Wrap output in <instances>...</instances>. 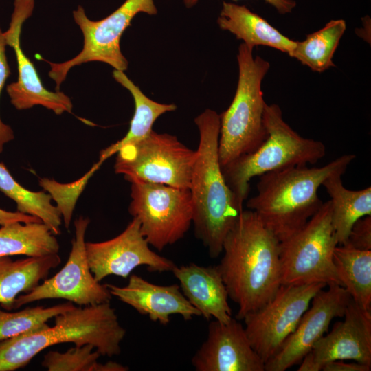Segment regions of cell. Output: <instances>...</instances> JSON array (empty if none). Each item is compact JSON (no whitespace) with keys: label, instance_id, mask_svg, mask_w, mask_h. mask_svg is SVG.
I'll return each instance as SVG.
<instances>
[{"label":"cell","instance_id":"obj_1","mask_svg":"<svg viewBox=\"0 0 371 371\" xmlns=\"http://www.w3.org/2000/svg\"><path fill=\"white\" fill-rule=\"evenodd\" d=\"M217 268L230 298L238 306L236 319L265 304L281 285L280 241L252 210H242L223 243Z\"/></svg>","mask_w":371,"mask_h":371},{"label":"cell","instance_id":"obj_2","mask_svg":"<svg viewBox=\"0 0 371 371\" xmlns=\"http://www.w3.org/2000/svg\"><path fill=\"white\" fill-rule=\"evenodd\" d=\"M355 157L345 154L322 167L300 166L263 174L256 185L257 194L246 205L281 242L321 208L324 202L317 192L323 181L335 173L344 174Z\"/></svg>","mask_w":371,"mask_h":371},{"label":"cell","instance_id":"obj_3","mask_svg":"<svg viewBox=\"0 0 371 371\" xmlns=\"http://www.w3.org/2000/svg\"><path fill=\"white\" fill-rule=\"evenodd\" d=\"M199 142L190 190L194 235L212 258L222 253L223 243L240 210L224 179L218 159L220 116L207 109L195 119Z\"/></svg>","mask_w":371,"mask_h":371},{"label":"cell","instance_id":"obj_4","mask_svg":"<svg viewBox=\"0 0 371 371\" xmlns=\"http://www.w3.org/2000/svg\"><path fill=\"white\" fill-rule=\"evenodd\" d=\"M125 335L109 302L74 306L55 316L52 327L0 341V371L21 368L45 348L62 343L90 344L101 355H118Z\"/></svg>","mask_w":371,"mask_h":371},{"label":"cell","instance_id":"obj_5","mask_svg":"<svg viewBox=\"0 0 371 371\" xmlns=\"http://www.w3.org/2000/svg\"><path fill=\"white\" fill-rule=\"evenodd\" d=\"M263 122L267 137L254 152L245 154L221 167L225 182L238 207L243 210L255 177L291 167L315 164L326 155L323 142L305 138L283 119L280 107L266 103Z\"/></svg>","mask_w":371,"mask_h":371},{"label":"cell","instance_id":"obj_6","mask_svg":"<svg viewBox=\"0 0 371 371\" xmlns=\"http://www.w3.org/2000/svg\"><path fill=\"white\" fill-rule=\"evenodd\" d=\"M238 80L232 103L220 116L218 159L224 166L256 150L267 133L263 122L266 102L262 82L270 63L242 43L237 54Z\"/></svg>","mask_w":371,"mask_h":371},{"label":"cell","instance_id":"obj_7","mask_svg":"<svg viewBox=\"0 0 371 371\" xmlns=\"http://www.w3.org/2000/svg\"><path fill=\"white\" fill-rule=\"evenodd\" d=\"M331 212L330 201L324 202L302 228L280 242L281 284L342 286L333 261L338 243Z\"/></svg>","mask_w":371,"mask_h":371},{"label":"cell","instance_id":"obj_8","mask_svg":"<svg viewBox=\"0 0 371 371\" xmlns=\"http://www.w3.org/2000/svg\"><path fill=\"white\" fill-rule=\"evenodd\" d=\"M196 151L168 133L153 131L145 138L121 147L115 172L135 181L190 188Z\"/></svg>","mask_w":371,"mask_h":371},{"label":"cell","instance_id":"obj_9","mask_svg":"<svg viewBox=\"0 0 371 371\" xmlns=\"http://www.w3.org/2000/svg\"><path fill=\"white\" fill-rule=\"evenodd\" d=\"M155 15L157 9L154 0H126L106 18L92 21L88 18L82 6L73 11L75 23L83 35V47L75 57L63 63H55L44 60L50 66L49 76L56 84V91L65 80L69 71L75 66L91 61L106 63L115 69L126 71L128 62L122 53L120 38L139 13Z\"/></svg>","mask_w":371,"mask_h":371},{"label":"cell","instance_id":"obj_10","mask_svg":"<svg viewBox=\"0 0 371 371\" xmlns=\"http://www.w3.org/2000/svg\"><path fill=\"white\" fill-rule=\"evenodd\" d=\"M131 184L128 212L139 220L148 244L162 251L183 238L192 223L190 188L139 181Z\"/></svg>","mask_w":371,"mask_h":371},{"label":"cell","instance_id":"obj_11","mask_svg":"<svg viewBox=\"0 0 371 371\" xmlns=\"http://www.w3.org/2000/svg\"><path fill=\"white\" fill-rule=\"evenodd\" d=\"M324 284H281L275 295L243 320L249 343L265 363L280 349Z\"/></svg>","mask_w":371,"mask_h":371},{"label":"cell","instance_id":"obj_12","mask_svg":"<svg viewBox=\"0 0 371 371\" xmlns=\"http://www.w3.org/2000/svg\"><path fill=\"white\" fill-rule=\"evenodd\" d=\"M89 223L88 218L82 216L76 219L75 235L65 265L30 292L19 295L12 308L46 299H63L79 306L110 302L111 293L105 284L95 280L89 266L85 234Z\"/></svg>","mask_w":371,"mask_h":371},{"label":"cell","instance_id":"obj_13","mask_svg":"<svg viewBox=\"0 0 371 371\" xmlns=\"http://www.w3.org/2000/svg\"><path fill=\"white\" fill-rule=\"evenodd\" d=\"M87 258L95 280L109 276L126 278L139 266L150 271H172L175 263L150 248L136 217L117 236L102 242H86Z\"/></svg>","mask_w":371,"mask_h":371},{"label":"cell","instance_id":"obj_14","mask_svg":"<svg viewBox=\"0 0 371 371\" xmlns=\"http://www.w3.org/2000/svg\"><path fill=\"white\" fill-rule=\"evenodd\" d=\"M312 299L295 330L278 352L265 363V371H284L300 364L328 332L333 319L343 317L351 297L341 285L331 284Z\"/></svg>","mask_w":371,"mask_h":371},{"label":"cell","instance_id":"obj_15","mask_svg":"<svg viewBox=\"0 0 371 371\" xmlns=\"http://www.w3.org/2000/svg\"><path fill=\"white\" fill-rule=\"evenodd\" d=\"M34 0H14L9 27L4 32L7 46L14 52L18 78L7 85L6 91L11 104L17 110H25L41 105L56 115L71 113L73 109L69 96L60 91H51L43 85L36 67L23 52L21 34L23 23L32 14Z\"/></svg>","mask_w":371,"mask_h":371},{"label":"cell","instance_id":"obj_16","mask_svg":"<svg viewBox=\"0 0 371 371\" xmlns=\"http://www.w3.org/2000/svg\"><path fill=\"white\" fill-rule=\"evenodd\" d=\"M343 317L314 344L297 371H321L325 364L337 360L371 366V310L351 300Z\"/></svg>","mask_w":371,"mask_h":371},{"label":"cell","instance_id":"obj_17","mask_svg":"<svg viewBox=\"0 0 371 371\" xmlns=\"http://www.w3.org/2000/svg\"><path fill=\"white\" fill-rule=\"evenodd\" d=\"M196 371H265V363L252 348L244 326L236 318L214 319L206 339L193 355Z\"/></svg>","mask_w":371,"mask_h":371},{"label":"cell","instance_id":"obj_18","mask_svg":"<svg viewBox=\"0 0 371 371\" xmlns=\"http://www.w3.org/2000/svg\"><path fill=\"white\" fill-rule=\"evenodd\" d=\"M105 285L112 296L161 325H167L172 315H179L184 320L201 316L177 284L158 285L133 274L126 286Z\"/></svg>","mask_w":371,"mask_h":371},{"label":"cell","instance_id":"obj_19","mask_svg":"<svg viewBox=\"0 0 371 371\" xmlns=\"http://www.w3.org/2000/svg\"><path fill=\"white\" fill-rule=\"evenodd\" d=\"M179 287L188 302L205 319L228 322L232 317L229 295L217 266L191 262L172 269Z\"/></svg>","mask_w":371,"mask_h":371},{"label":"cell","instance_id":"obj_20","mask_svg":"<svg viewBox=\"0 0 371 371\" xmlns=\"http://www.w3.org/2000/svg\"><path fill=\"white\" fill-rule=\"evenodd\" d=\"M217 23L221 30L231 32L251 49L265 46L290 56L295 45V41L280 33L245 5L223 1Z\"/></svg>","mask_w":371,"mask_h":371},{"label":"cell","instance_id":"obj_21","mask_svg":"<svg viewBox=\"0 0 371 371\" xmlns=\"http://www.w3.org/2000/svg\"><path fill=\"white\" fill-rule=\"evenodd\" d=\"M61 262L58 254L12 260L0 257V304L12 309L17 297L27 293L47 278Z\"/></svg>","mask_w":371,"mask_h":371},{"label":"cell","instance_id":"obj_22","mask_svg":"<svg viewBox=\"0 0 371 371\" xmlns=\"http://www.w3.org/2000/svg\"><path fill=\"white\" fill-rule=\"evenodd\" d=\"M343 175H331L322 184L331 199V222L338 245L346 243L352 225L358 219L371 216V187L359 190H348L343 184Z\"/></svg>","mask_w":371,"mask_h":371},{"label":"cell","instance_id":"obj_23","mask_svg":"<svg viewBox=\"0 0 371 371\" xmlns=\"http://www.w3.org/2000/svg\"><path fill=\"white\" fill-rule=\"evenodd\" d=\"M113 77L132 95L135 111L130 122L129 129L124 137L100 152L98 161L102 164L108 158L117 153L123 146L135 143L147 137L153 131V126L159 116L177 109V106L174 104H162L150 99L123 71L114 69Z\"/></svg>","mask_w":371,"mask_h":371},{"label":"cell","instance_id":"obj_24","mask_svg":"<svg viewBox=\"0 0 371 371\" xmlns=\"http://www.w3.org/2000/svg\"><path fill=\"white\" fill-rule=\"evenodd\" d=\"M55 235L43 222L15 221L0 227V257H40L58 254Z\"/></svg>","mask_w":371,"mask_h":371},{"label":"cell","instance_id":"obj_25","mask_svg":"<svg viewBox=\"0 0 371 371\" xmlns=\"http://www.w3.org/2000/svg\"><path fill=\"white\" fill-rule=\"evenodd\" d=\"M333 261L341 285L352 300L371 310V250L338 245L333 252Z\"/></svg>","mask_w":371,"mask_h":371},{"label":"cell","instance_id":"obj_26","mask_svg":"<svg viewBox=\"0 0 371 371\" xmlns=\"http://www.w3.org/2000/svg\"><path fill=\"white\" fill-rule=\"evenodd\" d=\"M346 30L344 20H331L322 28L308 34L304 40L295 41L290 56L315 72L335 67L333 58Z\"/></svg>","mask_w":371,"mask_h":371},{"label":"cell","instance_id":"obj_27","mask_svg":"<svg viewBox=\"0 0 371 371\" xmlns=\"http://www.w3.org/2000/svg\"><path fill=\"white\" fill-rule=\"evenodd\" d=\"M0 191L16 203L18 212L39 218L55 236L61 233L62 216L52 203L50 194L21 186L3 163H0Z\"/></svg>","mask_w":371,"mask_h":371},{"label":"cell","instance_id":"obj_28","mask_svg":"<svg viewBox=\"0 0 371 371\" xmlns=\"http://www.w3.org/2000/svg\"><path fill=\"white\" fill-rule=\"evenodd\" d=\"M74 306L73 303L68 302L50 307H27L16 312L0 308V341L42 330L49 326V319Z\"/></svg>","mask_w":371,"mask_h":371},{"label":"cell","instance_id":"obj_29","mask_svg":"<svg viewBox=\"0 0 371 371\" xmlns=\"http://www.w3.org/2000/svg\"><path fill=\"white\" fill-rule=\"evenodd\" d=\"M100 355L90 344L75 346L63 352L49 351L41 366L48 371H100Z\"/></svg>","mask_w":371,"mask_h":371},{"label":"cell","instance_id":"obj_30","mask_svg":"<svg viewBox=\"0 0 371 371\" xmlns=\"http://www.w3.org/2000/svg\"><path fill=\"white\" fill-rule=\"evenodd\" d=\"M101 166L96 162L80 179L70 183H60L47 178L39 180L40 186L56 202L65 228L69 229L76 201L94 172Z\"/></svg>","mask_w":371,"mask_h":371},{"label":"cell","instance_id":"obj_31","mask_svg":"<svg viewBox=\"0 0 371 371\" xmlns=\"http://www.w3.org/2000/svg\"><path fill=\"white\" fill-rule=\"evenodd\" d=\"M6 46L4 32L2 31L0 25V96L5 82L10 75V69L5 54ZM14 139V134L12 128L5 124L0 117V153L3 150L4 146Z\"/></svg>","mask_w":371,"mask_h":371},{"label":"cell","instance_id":"obj_32","mask_svg":"<svg viewBox=\"0 0 371 371\" xmlns=\"http://www.w3.org/2000/svg\"><path fill=\"white\" fill-rule=\"evenodd\" d=\"M360 250H371V216L358 219L352 225L346 243Z\"/></svg>","mask_w":371,"mask_h":371},{"label":"cell","instance_id":"obj_33","mask_svg":"<svg viewBox=\"0 0 371 371\" xmlns=\"http://www.w3.org/2000/svg\"><path fill=\"white\" fill-rule=\"evenodd\" d=\"M322 371H370L371 366L357 361L345 362L337 360L328 362L322 368Z\"/></svg>","mask_w":371,"mask_h":371},{"label":"cell","instance_id":"obj_34","mask_svg":"<svg viewBox=\"0 0 371 371\" xmlns=\"http://www.w3.org/2000/svg\"><path fill=\"white\" fill-rule=\"evenodd\" d=\"M199 0H183L186 8L194 6ZM238 1V0H233ZM266 3L273 6L279 14H286L291 13L295 8L297 3L295 0H264Z\"/></svg>","mask_w":371,"mask_h":371},{"label":"cell","instance_id":"obj_35","mask_svg":"<svg viewBox=\"0 0 371 371\" xmlns=\"http://www.w3.org/2000/svg\"><path fill=\"white\" fill-rule=\"evenodd\" d=\"M15 221L30 223L41 222V221L35 216L23 214L18 211L10 212L0 208V227Z\"/></svg>","mask_w":371,"mask_h":371}]
</instances>
